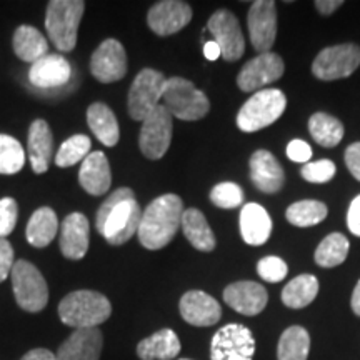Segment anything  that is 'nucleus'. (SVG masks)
Segmentation results:
<instances>
[{
  "instance_id": "nucleus-3",
  "label": "nucleus",
  "mask_w": 360,
  "mask_h": 360,
  "mask_svg": "<svg viewBox=\"0 0 360 360\" xmlns=\"http://www.w3.org/2000/svg\"><path fill=\"white\" fill-rule=\"evenodd\" d=\"M112 305L105 295L96 290H75L58 304V317L74 328H92L109 321Z\"/></svg>"
},
{
  "instance_id": "nucleus-49",
  "label": "nucleus",
  "mask_w": 360,
  "mask_h": 360,
  "mask_svg": "<svg viewBox=\"0 0 360 360\" xmlns=\"http://www.w3.org/2000/svg\"><path fill=\"white\" fill-rule=\"evenodd\" d=\"M350 305H352L354 314L359 315V317H360V281L357 282V285H355L354 294H352V300H350Z\"/></svg>"
},
{
  "instance_id": "nucleus-12",
  "label": "nucleus",
  "mask_w": 360,
  "mask_h": 360,
  "mask_svg": "<svg viewBox=\"0 0 360 360\" xmlns=\"http://www.w3.org/2000/svg\"><path fill=\"white\" fill-rule=\"evenodd\" d=\"M207 29L212 34L214 42L219 45L224 60L236 62L244 56V35H242L237 17L231 11L220 8V11L212 13L209 22H207Z\"/></svg>"
},
{
  "instance_id": "nucleus-7",
  "label": "nucleus",
  "mask_w": 360,
  "mask_h": 360,
  "mask_svg": "<svg viewBox=\"0 0 360 360\" xmlns=\"http://www.w3.org/2000/svg\"><path fill=\"white\" fill-rule=\"evenodd\" d=\"M11 274L13 295L19 307L30 314L44 310L49 302V287L40 270L27 260H15Z\"/></svg>"
},
{
  "instance_id": "nucleus-39",
  "label": "nucleus",
  "mask_w": 360,
  "mask_h": 360,
  "mask_svg": "<svg viewBox=\"0 0 360 360\" xmlns=\"http://www.w3.org/2000/svg\"><path fill=\"white\" fill-rule=\"evenodd\" d=\"M335 172H337L335 164L327 159L309 162V164H305L302 170H300L302 177L307 180V182H312V184H326L334 177Z\"/></svg>"
},
{
  "instance_id": "nucleus-18",
  "label": "nucleus",
  "mask_w": 360,
  "mask_h": 360,
  "mask_svg": "<svg viewBox=\"0 0 360 360\" xmlns=\"http://www.w3.org/2000/svg\"><path fill=\"white\" fill-rule=\"evenodd\" d=\"M180 315L193 327L215 326L222 317L220 304L212 295L202 290H188L182 295L179 304Z\"/></svg>"
},
{
  "instance_id": "nucleus-21",
  "label": "nucleus",
  "mask_w": 360,
  "mask_h": 360,
  "mask_svg": "<svg viewBox=\"0 0 360 360\" xmlns=\"http://www.w3.org/2000/svg\"><path fill=\"white\" fill-rule=\"evenodd\" d=\"M89 220L84 214L72 212L60 224V252L70 260H80L89 250Z\"/></svg>"
},
{
  "instance_id": "nucleus-35",
  "label": "nucleus",
  "mask_w": 360,
  "mask_h": 360,
  "mask_svg": "<svg viewBox=\"0 0 360 360\" xmlns=\"http://www.w3.org/2000/svg\"><path fill=\"white\" fill-rule=\"evenodd\" d=\"M328 214L327 205L319 200H300L287 209L285 217L295 227H312L326 220Z\"/></svg>"
},
{
  "instance_id": "nucleus-20",
  "label": "nucleus",
  "mask_w": 360,
  "mask_h": 360,
  "mask_svg": "<svg viewBox=\"0 0 360 360\" xmlns=\"http://www.w3.org/2000/svg\"><path fill=\"white\" fill-rule=\"evenodd\" d=\"M72 75V67L65 57L58 53H47V56L34 62L29 70V80L37 89H57L69 84Z\"/></svg>"
},
{
  "instance_id": "nucleus-8",
  "label": "nucleus",
  "mask_w": 360,
  "mask_h": 360,
  "mask_svg": "<svg viewBox=\"0 0 360 360\" xmlns=\"http://www.w3.org/2000/svg\"><path fill=\"white\" fill-rule=\"evenodd\" d=\"M167 79L164 74L154 69H143L134 79L129 90L127 109L129 115L134 120H142L160 105L162 96H164V87Z\"/></svg>"
},
{
  "instance_id": "nucleus-43",
  "label": "nucleus",
  "mask_w": 360,
  "mask_h": 360,
  "mask_svg": "<svg viewBox=\"0 0 360 360\" xmlns=\"http://www.w3.org/2000/svg\"><path fill=\"white\" fill-rule=\"evenodd\" d=\"M13 249L11 242L6 238H0V282H4L11 276L13 267Z\"/></svg>"
},
{
  "instance_id": "nucleus-47",
  "label": "nucleus",
  "mask_w": 360,
  "mask_h": 360,
  "mask_svg": "<svg viewBox=\"0 0 360 360\" xmlns=\"http://www.w3.org/2000/svg\"><path fill=\"white\" fill-rule=\"evenodd\" d=\"M20 360H56V354L47 349H34L29 350Z\"/></svg>"
},
{
  "instance_id": "nucleus-23",
  "label": "nucleus",
  "mask_w": 360,
  "mask_h": 360,
  "mask_svg": "<svg viewBox=\"0 0 360 360\" xmlns=\"http://www.w3.org/2000/svg\"><path fill=\"white\" fill-rule=\"evenodd\" d=\"M79 182L90 195H103L109 192L112 184L110 164L105 154L101 150L92 152L85 157L79 170Z\"/></svg>"
},
{
  "instance_id": "nucleus-1",
  "label": "nucleus",
  "mask_w": 360,
  "mask_h": 360,
  "mask_svg": "<svg viewBox=\"0 0 360 360\" xmlns=\"http://www.w3.org/2000/svg\"><path fill=\"white\" fill-rule=\"evenodd\" d=\"M142 210L132 188L120 187L107 197L96 215V227L110 245H122L137 236Z\"/></svg>"
},
{
  "instance_id": "nucleus-5",
  "label": "nucleus",
  "mask_w": 360,
  "mask_h": 360,
  "mask_svg": "<svg viewBox=\"0 0 360 360\" xmlns=\"http://www.w3.org/2000/svg\"><path fill=\"white\" fill-rule=\"evenodd\" d=\"M287 107V97L278 89H264L255 92L237 114V127L252 134L269 127L281 119Z\"/></svg>"
},
{
  "instance_id": "nucleus-29",
  "label": "nucleus",
  "mask_w": 360,
  "mask_h": 360,
  "mask_svg": "<svg viewBox=\"0 0 360 360\" xmlns=\"http://www.w3.org/2000/svg\"><path fill=\"white\" fill-rule=\"evenodd\" d=\"M58 231V219L51 207H40L35 210L27 224L25 237L32 247L44 249L56 238Z\"/></svg>"
},
{
  "instance_id": "nucleus-31",
  "label": "nucleus",
  "mask_w": 360,
  "mask_h": 360,
  "mask_svg": "<svg viewBox=\"0 0 360 360\" xmlns=\"http://www.w3.org/2000/svg\"><path fill=\"white\" fill-rule=\"evenodd\" d=\"M319 294L317 277L302 274L283 287L282 302L290 309H304L315 300Z\"/></svg>"
},
{
  "instance_id": "nucleus-36",
  "label": "nucleus",
  "mask_w": 360,
  "mask_h": 360,
  "mask_svg": "<svg viewBox=\"0 0 360 360\" xmlns=\"http://www.w3.org/2000/svg\"><path fill=\"white\" fill-rule=\"evenodd\" d=\"M90 147H92V142H90L87 135H72L58 148L56 154V165L60 169H65L79 164L80 160L84 162L85 157L90 154Z\"/></svg>"
},
{
  "instance_id": "nucleus-38",
  "label": "nucleus",
  "mask_w": 360,
  "mask_h": 360,
  "mask_svg": "<svg viewBox=\"0 0 360 360\" xmlns=\"http://www.w3.org/2000/svg\"><path fill=\"white\" fill-rule=\"evenodd\" d=\"M210 200L220 209H236L244 204V191L233 182L217 184L210 192Z\"/></svg>"
},
{
  "instance_id": "nucleus-6",
  "label": "nucleus",
  "mask_w": 360,
  "mask_h": 360,
  "mask_svg": "<svg viewBox=\"0 0 360 360\" xmlns=\"http://www.w3.org/2000/svg\"><path fill=\"white\" fill-rule=\"evenodd\" d=\"M162 101H164L162 105L169 110L170 115L187 122L204 119L210 110V102L205 94L191 80L182 77L167 79Z\"/></svg>"
},
{
  "instance_id": "nucleus-16",
  "label": "nucleus",
  "mask_w": 360,
  "mask_h": 360,
  "mask_svg": "<svg viewBox=\"0 0 360 360\" xmlns=\"http://www.w3.org/2000/svg\"><path fill=\"white\" fill-rule=\"evenodd\" d=\"M192 20V7L180 0L157 2L147 13V24L150 30L160 37L177 34Z\"/></svg>"
},
{
  "instance_id": "nucleus-19",
  "label": "nucleus",
  "mask_w": 360,
  "mask_h": 360,
  "mask_svg": "<svg viewBox=\"0 0 360 360\" xmlns=\"http://www.w3.org/2000/svg\"><path fill=\"white\" fill-rule=\"evenodd\" d=\"M224 300L236 312L252 317V315H259L267 307L269 294L265 287L257 282L240 281L225 287Z\"/></svg>"
},
{
  "instance_id": "nucleus-42",
  "label": "nucleus",
  "mask_w": 360,
  "mask_h": 360,
  "mask_svg": "<svg viewBox=\"0 0 360 360\" xmlns=\"http://www.w3.org/2000/svg\"><path fill=\"white\" fill-rule=\"evenodd\" d=\"M287 157L292 162H299V164H309L312 159V147L307 142L294 139L289 146H287Z\"/></svg>"
},
{
  "instance_id": "nucleus-2",
  "label": "nucleus",
  "mask_w": 360,
  "mask_h": 360,
  "mask_svg": "<svg viewBox=\"0 0 360 360\" xmlns=\"http://www.w3.org/2000/svg\"><path fill=\"white\" fill-rule=\"evenodd\" d=\"M184 215V202L175 193L157 197L146 207L139 225V240L148 250H160L172 242Z\"/></svg>"
},
{
  "instance_id": "nucleus-45",
  "label": "nucleus",
  "mask_w": 360,
  "mask_h": 360,
  "mask_svg": "<svg viewBox=\"0 0 360 360\" xmlns=\"http://www.w3.org/2000/svg\"><path fill=\"white\" fill-rule=\"evenodd\" d=\"M347 225L350 232L354 233L355 237H360V195L355 197L352 204L349 207L347 214Z\"/></svg>"
},
{
  "instance_id": "nucleus-15",
  "label": "nucleus",
  "mask_w": 360,
  "mask_h": 360,
  "mask_svg": "<svg viewBox=\"0 0 360 360\" xmlns=\"http://www.w3.org/2000/svg\"><path fill=\"white\" fill-rule=\"evenodd\" d=\"M250 42L260 53L270 52L277 37V8L272 0H257L247 15Z\"/></svg>"
},
{
  "instance_id": "nucleus-32",
  "label": "nucleus",
  "mask_w": 360,
  "mask_h": 360,
  "mask_svg": "<svg viewBox=\"0 0 360 360\" xmlns=\"http://www.w3.org/2000/svg\"><path fill=\"white\" fill-rule=\"evenodd\" d=\"M310 352V335L304 327L285 328L277 345V360H307Z\"/></svg>"
},
{
  "instance_id": "nucleus-24",
  "label": "nucleus",
  "mask_w": 360,
  "mask_h": 360,
  "mask_svg": "<svg viewBox=\"0 0 360 360\" xmlns=\"http://www.w3.org/2000/svg\"><path fill=\"white\" fill-rule=\"evenodd\" d=\"M240 233L245 244L264 245L272 233V219L267 210L259 204H245L240 210Z\"/></svg>"
},
{
  "instance_id": "nucleus-46",
  "label": "nucleus",
  "mask_w": 360,
  "mask_h": 360,
  "mask_svg": "<svg viewBox=\"0 0 360 360\" xmlns=\"http://www.w3.org/2000/svg\"><path fill=\"white\" fill-rule=\"evenodd\" d=\"M344 6V2L342 0H317L315 2V7H317V11L322 13V15H330V13H334L337 8Z\"/></svg>"
},
{
  "instance_id": "nucleus-4",
  "label": "nucleus",
  "mask_w": 360,
  "mask_h": 360,
  "mask_svg": "<svg viewBox=\"0 0 360 360\" xmlns=\"http://www.w3.org/2000/svg\"><path fill=\"white\" fill-rule=\"evenodd\" d=\"M85 11L82 0H52L45 13V29L49 39L60 52L74 51L77 44L80 19Z\"/></svg>"
},
{
  "instance_id": "nucleus-26",
  "label": "nucleus",
  "mask_w": 360,
  "mask_h": 360,
  "mask_svg": "<svg viewBox=\"0 0 360 360\" xmlns=\"http://www.w3.org/2000/svg\"><path fill=\"white\" fill-rule=\"evenodd\" d=\"M179 352L180 340L172 328H162L137 345V355L141 360H172Z\"/></svg>"
},
{
  "instance_id": "nucleus-44",
  "label": "nucleus",
  "mask_w": 360,
  "mask_h": 360,
  "mask_svg": "<svg viewBox=\"0 0 360 360\" xmlns=\"http://www.w3.org/2000/svg\"><path fill=\"white\" fill-rule=\"evenodd\" d=\"M345 164H347L350 174L360 180V142H355L347 147V150H345Z\"/></svg>"
},
{
  "instance_id": "nucleus-13",
  "label": "nucleus",
  "mask_w": 360,
  "mask_h": 360,
  "mask_svg": "<svg viewBox=\"0 0 360 360\" xmlns=\"http://www.w3.org/2000/svg\"><path fill=\"white\" fill-rule=\"evenodd\" d=\"M90 72L98 82H119L127 74V53L124 45L115 39H107L90 57Z\"/></svg>"
},
{
  "instance_id": "nucleus-33",
  "label": "nucleus",
  "mask_w": 360,
  "mask_h": 360,
  "mask_svg": "<svg viewBox=\"0 0 360 360\" xmlns=\"http://www.w3.org/2000/svg\"><path fill=\"white\" fill-rule=\"evenodd\" d=\"M309 132L315 142L321 143L322 147L330 148L340 143L344 137V125L335 117L317 112L310 117Z\"/></svg>"
},
{
  "instance_id": "nucleus-50",
  "label": "nucleus",
  "mask_w": 360,
  "mask_h": 360,
  "mask_svg": "<svg viewBox=\"0 0 360 360\" xmlns=\"http://www.w3.org/2000/svg\"><path fill=\"white\" fill-rule=\"evenodd\" d=\"M179 360H188V359H179Z\"/></svg>"
},
{
  "instance_id": "nucleus-37",
  "label": "nucleus",
  "mask_w": 360,
  "mask_h": 360,
  "mask_svg": "<svg viewBox=\"0 0 360 360\" xmlns=\"http://www.w3.org/2000/svg\"><path fill=\"white\" fill-rule=\"evenodd\" d=\"M25 164L24 147L17 139L0 134V174L12 175L20 172Z\"/></svg>"
},
{
  "instance_id": "nucleus-27",
  "label": "nucleus",
  "mask_w": 360,
  "mask_h": 360,
  "mask_svg": "<svg viewBox=\"0 0 360 360\" xmlns=\"http://www.w3.org/2000/svg\"><path fill=\"white\" fill-rule=\"evenodd\" d=\"M180 227H182L184 236L191 242L193 249L200 252H212L215 249L217 240H215V236L209 222H207L205 215L199 209L184 210Z\"/></svg>"
},
{
  "instance_id": "nucleus-14",
  "label": "nucleus",
  "mask_w": 360,
  "mask_h": 360,
  "mask_svg": "<svg viewBox=\"0 0 360 360\" xmlns=\"http://www.w3.org/2000/svg\"><path fill=\"white\" fill-rule=\"evenodd\" d=\"M283 60L274 52L259 53L242 67L237 75V85L242 92H254L265 85L277 82L283 75Z\"/></svg>"
},
{
  "instance_id": "nucleus-17",
  "label": "nucleus",
  "mask_w": 360,
  "mask_h": 360,
  "mask_svg": "<svg viewBox=\"0 0 360 360\" xmlns=\"http://www.w3.org/2000/svg\"><path fill=\"white\" fill-rule=\"evenodd\" d=\"M102 349L101 328H75L58 347L56 360H101Z\"/></svg>"
},
{
  "instance_id": "nucleus-28",
  "label": "nucleus",
  "mask_w": 360,
  "mask_h": 360,
  "mask_svg": "<svg viewBox=\"0 0 360 360\" xmlns=\"http://www.w3.org/2000/svg\"><path fill=\"white\" fill-rule=\"evenodd\" d=\"M87 124L94 135L105 147L117 146L120 139V129L115 114L109 105L102 102H96L87 109Z\"/></svg>"
},
{
  "instance_id": "nucleus-9",
  "label": "nucleus",
  "mask_w": 360,
  "mask_h": 360,
  "mask_svg": "<svg viewBox=\"0 0 360 360\" xmlns=\"http://www.w3.org/2000/svg\"><path fill=\"white\" fill-rule=\"evenodd\" d=\"M172 115L160 103L142 120L141 135H139L141 152L150 160L162 159V157L167 154L170 141H172Z\"/></svg>"
},
{
  "instance_id": "nucleus-48",
  "label": "nucleus",
  "mask_w": 360,
  "mask_h": 360,
  "mask_svg": "<svg viewBox=\"0 0 360 360\" xmlns=\"http://www.w3.org/2000/svg\"><path fill=\"white\" fill-rule=\"evenodd\" d=\"M204 56L209 58V60H217L219 57H222V52H220L219 45L214 42V40H210V42H205L204 45Z\"/></svg>"
},
{
  "instance_id": "nucleus-30",
  "label": "nucleus",
  "mask_w": 360,
  "mask_h": 360,
  "mask_svg": "<svg viewBox=\"0 0 360 360\" xmlns=\"http://www.w3.org/2000/svg\"><path fill=\"white\" fill-rule=\"evenodd\" d=\"M13 52L24 62H37L49 53V42L32 25H20L13 34Z\"/></svg>"
},
{
  "instance_id": "nucleus-34",
  "label": "nucleus",
  "mask_w": 360,
  "mask_h": 360,
  "mask_svg": "<svg viewBox=\"0 0 360 360\" xmlns=\"http://www.w3.org/2000/svg\"><path fill=\"white\" fill-rule=\"evenodd\" d=\"M349 240L344 233H328L315 250V262L323 269H332L344 264L349 255Z\"/></svg>"
},
{
  "instance_id": "nucleus-41",
  "label": "nucleus",
  "mask_w": 360,
  "mask_h": 360,
  "mask_svg": "<svg viewBox=\"0 0 360 360\" xmlns=\"http://www.w3.org/2000/svg\"><path fill=\"white\" fill-rule=\"evenodd\" d=\"M19 217V205L12 197H4L0 200V238H6L8 233H12L17 225Z\"/></svg>"
},
{
  "instance_id": "nucleus-10",
  "label": "nucleus",
  "mask_w": 360,
  "mask_h": 360,
  "mask_svg": "<svg viewBox=\"0 0 360 360\" xmlns=\"http://www.w3.org/2000/svg\"><path fill=\"white\" fill-rule=\"evenodd\" d=\"M360 65V47L355 44H340L319 52L312 64V74L321 80L350 77Z\"/></svg>"
},
{
  "instance_id": "nucleus-11",
  "label": "nucleus",
  "mask_w": 360,
  "mask_h": 360,
  "mask_svg": "<svg viewBox=\"0 0 360 360\" xmlns=\"http://www.w3.org/2000/svg\"><path fill=\"white\" fill-rule=\"evenodd\" d=\"M255 339L250 328L229 323L210 342V360H254Z\"/></svg>"
},
{
  "instance_id": "nucleus-40",
  "label": "nucleus",
  "mask_w": 360,
  "mask_h": 360,
  "mask_svg": "<svg viewBox=\"0 0 360 360\" xmlns=\"http://www.w3.org/2000/svg\"><path fill=\"white\" fill-rule=\"evenodd\" d=\"M287 272H289L287 264L283 262L281 257H274V255L260 259L257 264L259 277L265 282H270V283L281 282L287 277Z\"/></svg>"
},
{
  "instance_id": "nucleus-25",
  "label": "nucleus",
  "mask_w": 360,
  "mask_h": 360,
  "mask_svg": "<svg viewBox=\"0 0 360 360\" xmlns=\"http://www.w3.org/2000/svg\"><path fill=\"white\" fill-rule=\"evenodd\" d=\"M27 148H29V160L34 172H47L53 154V137L52 130L45 120L37 119L30 125Z\"/></svg>"
},
{
  "instance_id": "nucleus-22",
  "label": "nucleus",
  "mask_w": 360,
  "mask_h": 360,
  "mask_svg": "<svg viewBox=\"0 0 360 360\" xmlns=\"http://www.w3.org/2000/svg\"><path fill=\"white\" fill-rule=\"evenodd\" d=\"M250 179L264 193H277L285 184V174L269 150H257L250 157Z\"/></svg>"
}]
</instances>
